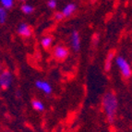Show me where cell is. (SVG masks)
<instances>
[{"label":"cell","mask_w":132,"mask_h":132,"mask_svg":"<svg viewBox=\"0 0 132 132\" xmlns=\"http://www.w3.org/2000/svg\"><path fill=\"white\" fill-rule=\"evenodd\" d=\"M103 107L109 122H114L117 112V99L113 93H107L103 98Z\"/></svg>","instance_id":"cell-1"},{"label":"cell","mask_w":132,"mask_h":132,"mask_svg":"<svg viewBox=\"0 0 132 132\" xmlns=\"http://www.w3.org/2000/svg\"><path fill=\"white\" fill-rule=\"evenodd\" d=\"M116 63L121 71L123 77L126 79H129L131 76V68H130L129 63L123 56H117L116 58Z\"/></svg>","instance_id":"cell-2"},{"label":"cell","mask_w":132,"mask_h":132,"mask_svg":"<svg viewBox=\"0 0 132 132\" xmlns=\"http://www.w3.org/2000/svg\"><path fill=\"white\" fill-rule=\"evenodd\" d=\"M13 80V77L10 71L3 70L0 73V87L3 89H7L10 87Z\"/></svg>","instance_id":"cell-3"},{"label":"cell","mask_w":132,"mask_h":132,"mask_svg":"<svg viewBox=\"0 0 132 132\" xmlns=\"http://www.w3.org/2000/svg\"><path fill=\"white\" fill-rule=\"evenodd\" d=\"M54 55H55V57L56 59L64 60L68 55V50L65 46L57 45L54 49Z\"/></svg>","instance_id":"cell-4"},{"label":"cell","mask_w":132,"mask_h":132,"mask_svg":"<svg viewBox=\"0 0 132 132\" xmlns=\"http://www.w3.org/2000/svg\"><path fill=\"white\" fill-rule=\"evenodd\" d=\"M35 86L40 90H42L43 93H45V94H50L52 93V87H51V85L47 81L37 80L35 82Z\"/></svg>","instance_id":"cell-5"},{"label":"cell","mask_w":132,"mask_h":132,"mask_svg":"<svg viewBox=\"0 0 132 132\" xmlns=\"http://www.w3.org/2000/svg\"><path fill=\"white\" fill-rule=\"evenodd\" d=\"M71 45L74 51L78 52L80 49V37L78 31H73L71 34Z\"/></svg>","instance_id":"cell-6"},{"label":"cell","mask_w":132,"mask_h":132,"mask_svg":"<svg viewBox=\"0 0 132 132\" xmlns=\"http://www.w3.org/2000/svg\"><path fill=\"white\" fill-rule=\"evenodd\" d=\"M18 32L22 37H30L31 35V29L26 23H21L18 28Z\"/></svg>","instance_id":"cell-7"},{"label":"cell","mask_w":132,"mask_h":132,"mask_svg":"<svg viewBox=\"0 0 132 132\" xmlns=\"http://www.w3.org/2000/svg\"><path fill=\"white\" fill-rule=\"evenodd\" d=\"M75 10H76V5L70 3V4L67 5L66 7L63 9L61 13H62V15H63V17L66 18V17H69V16L72 15L73 12H74Z\"/></svg>","instance_id":"cell-8"},{"label":"cell","mask_w":132,"mask_h":132,"mask_svg":"<svg viewBox=\"0 0 132 132\" xmlns=\"http://www.w3.org/2000/svg\"><path fill=\"white\" fill-rule=\"evenodd\" d=\"M114 56V52H110V53L107 55V56H106L105 61H104V69H105V71H109L111 69V67H112V61H113Z\"/></svg>","instance_id":"cell-9"},{"label":"cell","mask_w":132,"mask_h":132,"mask_svg":"<svg viewBox=\"0 0 132 132\" xmlns=\"http://www.w3.org/2000/svg\"><path fill=\"white\" fill-rule=\"evenodd\" d=\"M31 105H32V107H33L34 110L40 111V112L44 111V104H43L41 101H39V100H33L32 103H31Z\"/></svg>","instance_id":"cell-10"},{"label":"cell","mask_w":132,"mask_h":132,"mask_svg":"<svg viewBox=\"0 0 132 132\" xmlns=\"http://www.w3.org/2000/svg\"><path fill=\"white\" fill-rule=\"evenodd\" d=\"M52 43H53V38L51 36H45L41 41V44L44 48H49L52 45Z\"/></svg>","instance_id":"cell-11"},{"label":"cell","mask_w":132,"mask_h":132,"mask_svg":"<svg viewBox=\"0 0 132 132\" xmlns=\"http://www.w3.org/2000/svg\"><path fill=\"white\" fill-rule=\"evenodd\" d=\"M33 10H34V9H33V7L31 6V5L23 4L21 6V11L25 14H31L33 12Z\"/></svg>","instance_id":"cell-12"},{"label":"cell","mask_w":132,"mask_h":132,"mask_svg":"<svg viewBox=\"0 0 132 132\" xmlns=\"http://www.w3.org/2000/svg\"><path fill=\"white\" fill-rule=\"evenodd\" d=\"M2 7H4L5 9H11L14 5V0H0Z\"/></svg>","instance_id":"cell-13"},{"label":"cell","mask_w":132,"mask_h":132,"mask_svg":"<svg viewBox=\"0 0 132 132\" xmlns=\"http://www.w3.org/2000/svg\"><path fill=\"white\" fill-rule=\"evenodd\" d=\"M7 20V9L0 7V23H5Z\"/></svg>","instance_id":"cell-14"},{"label":"cell","mask_w":132,"mask_h":132,"mask_svg":"<svg viewBox=\"0 0 132 132\" xmlns=\"http://www.w3.org/2000/svg\"><path fill=\"white\" fill-rule=\"evenodd\" d=\"M56 5H57V3L55 0H48V2H47V6H48V7L51 9H55V7H56Z\"/></svg>","instance_id":"cell-15"},{"label":"cell","mask_w":132,"mask_h":132,"mask_svg":"<svg viewBox=\"0 0 132 132\" xmlns=\"http://www.w3.org/2000/svg\"><path fill=\"white\" fill-rule=\"evenodd\" d=\"M63 19H64V17H63V15H62L61 12H56V13L55 14V20L60 21V20H63Z\"/></svg>","instance_id":"cell-16"},{"label":"cell","mask_w":132,"mask_h":132,"mask_svg":"<svg viewBox=\"0 0 132 132\" xmlns=\"http://www.w3.org/2000/svg\"><path fill=\"white\" fill-rule=\"evenodd\" d=\"M1 71H2V67H1V64H0V73H1Z\"/></svg>","instance_id":"cell-17"},{"label":"cell","mask_w":132,"mask_h":132,"mask_svg":"<svg viewBox=\"0 0 132 132\" xmlns=\"http://www.w3.org/2000/svg\"><path fill=\"white\" fill-rule=\"evenodd\" d=\"M0 90H1V87H0Z\"/></svg>","instance_id":"cell-18"}]
</instances>
